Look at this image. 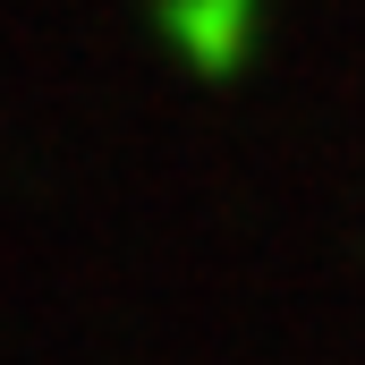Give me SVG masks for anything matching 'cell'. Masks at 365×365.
<instances>
[{
    "mask_svg": "<svg viewBox=\"0 0 365 365\" xmlns=\"http://www.w3.org/2000/svg\"><path fill=\"white\" fill-rule=\"evenodd\" d=\"M255 26H264V0H162V34L179 43L204 77L238 68L247 43H255Z\"/></svg>",
    "mask_w": 365,
    "mask_h": 365,
    "instance_id": "obj_1",
    "label": "cell"
}]
</instances>
